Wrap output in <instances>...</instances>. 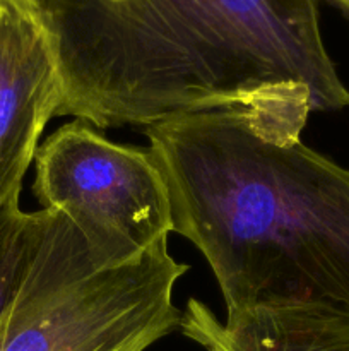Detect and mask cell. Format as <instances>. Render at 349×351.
<instances>
[{
	"label": "cell",
	"mask_w": 349,
	"mask_h": 351,
	"mask_svg": "<svg viewBox=\"0 0 349 351\" xmlns=\"http://www.w3.org/2000/svg\"><path fill=\"white\" fill-rule=\"evenodd\" d=\"M328 2H332L337 9H341V12L349 19V0H328Z\"/></svg>",
	"instance_id": "8"
},
{
	"label": "cell",
	"mask_w": 349,
	"mask_h": 351,
	"mask_svg": "<svg viewBox=\"0 0 349 351\" xmlns=\"http://www.w3.org/2000/svg\"><path fill=\"white\" fill-rule=\"evenodd\" d=\"M178 329L204 351H349V315L320 307H259L219 319L190 298Z\"/></svg>",
	"instance_id": "6"
},
{
	"label": "cell",
	"mask_w": 349,
	"mask_h": 351,
	"mask_svg": "<svg viewBox=\"0 0 349 351\" xmlns=\"http://www.w3.org/2000/svg\"><path fill=\"white\" fill-rule=\"evenodd\" d=\"M19 297L0 322V351H147L180 328L174 288L188 266L168 240L98 269L75 226L51 211Z\"/></svg>",
	"instance_id": "3"
},
{
	"label": "cell",
	"mask_w": 349,
	"mask_h": 351,
	"mask_svg": "<svg viewBox=\"0 0 349 351\" xmlns=\"http://www.w3.org/2000/svg\"><path fill=\"white\" fill-rule=\"evenodd\" d=\"M9 2L17 3V5H23V7H26V9H33L34 0H9Z\"/></svg>",
	"instance_id": "9"
},
{
	"label": "cell",
	"mask_w": 349,
	"mask_h": 351,
	"mask_svg": "<svg viewBox=\"0 0 349 351\" xmlns=\"http://www.w3.org/2000/svg\"><path fill=\"white\" fill-rule=\"evenodd\" d=\"M320 0H34L60 77L55 117L96 129L229 110L301 139L311 112L349 106Z\"/></svg>",
	"instance_id": "1"
},
{
	"label": "cell",
	"mask_w": 349,
	"mask_h": 351,
	"mask_svg": "<svg viewBox=\"0 0 349 351\" xmlns=\"http://www.w3.org/2000/svg\"><path fill=\"white\" fill-rule=\"evenodd\" d=\"M58 105L60 77L47 31L31 9L0 0V206L19 199Z\"/></svg>",
	"instance_id": "5"
},
{
	"label": "cell",
	"mask_w": 349,
	"mask_h": 351,
	"mask_svg": "<svg viewBox=\"0 0 349 351\" xmlns=\"http://www.w3.org/2000/svg\"><path fill=\"white\" fill-rule=\"evenodd\" d=\"M51 213H26L19 199L0 206V322L19 297L47 237Z\"/></svg>",
	"instance_id": "7"
},
{
	"label": "cell",
	"mask_w": 349,
	"mask_h": 351,
	"mask_svg": "<svg viewBox=\"0 0 349 351\" xmlns=\"http://www.w3.org/2000/svg\"><path fill=\"white\" fill-rule=\"evenodd\" d=\"M173 233L205 257L226 314L320 307L349 315V170L229 110L146 127Z\"/></svg>",
	"instance_id": "2"
},
{
	"label": "cell",
	"mask_w": 349,
	"mask_h": 351,
	"mask_svg": "<svg viewBox=\"0 0 349 351\" xmlns=\"http://www.w3.org/2000/svg\"><path fill=\"white\" fill-rule=\"evenodd\" d=\"M34 168L36 199L75 226L98 269L132 263L173 233L170 192L149 149L74 120L38 146Z\"/></svg>",
	"instance_id": "4"
}]
</instances>
